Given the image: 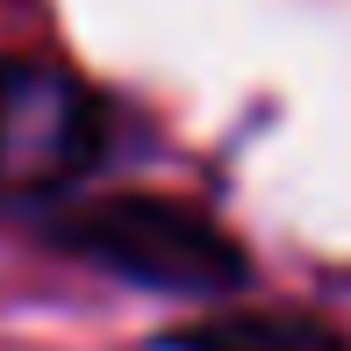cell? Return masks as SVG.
Returning a JSON list of instances; mask_svg holds the SVG:
<instances>
[{
    "label": "cell",
    "instance_id": "obj_2",
    "mask_svg": "<svg viewBox=\"0 0 351 351\" xmlns=\"http://www.w3.org/2000/svg\"><path fill=\"white\" fill-rule=\"evenodd\" d=\"M108 151V101L36 51L0 58V208H65Z\"/></svg>",
    "mask_w": 351,
    "mask_h": 351
},
{
    "label": "cell",
    "instance_id": "obj_1",
    "mask_svg": "<svg viewBox=\"0 0 351 351\" xmlns=\"http://www.w3.org/2000/svg\"><path fill=\"white\" fill-rule=\"evenodd\" d=\"M43 244L93 273L143 287V294H180V301H230L251 287V251L230 230L172 194H86L43 215Z\"/></svg>",
    "mask_w": 351,
    "mask_h": 351
},
{
    "label": "cell",
    "instance_id": "obj_3",
    "mask_svg": "<svg viewBox=\"0 0 351 351\" xmlns=\"http://www.w3.org/2000/svg\"><path fill=\"white\" fill-rule=\"evenodd\" d=\"M151 351H351L337 323L315 308H287V301H244V308H208L194 323L158 330Z\"/></svg>",
    "mask_w": 351,
    "mask_h": 351
}]
</instances>
